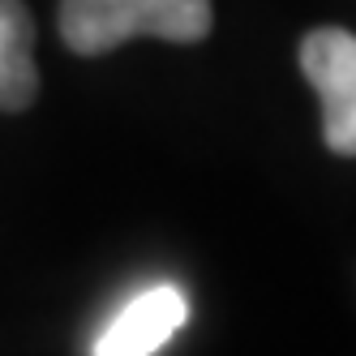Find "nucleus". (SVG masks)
Wrapping results in <instances>:
<instances>
[{"label": "nucleus", "mask_w": 356, "mask_h": 356, "mask_svg": "<svg viewBox=\"0 0 356 356\" xmlns=\"http://www.w3.org/2000/svg\"><path fill=\"white\" fill-rule=\"evenodd\" d=\"M35 95V17L22 0H0V112H26Z\"/></svg>", "instance_id": "obj_4"}, {"label": "nucleus", "mask_w": 356, "mask_h": 356, "mask_svg": "<svg viewBox=\"0 0 356 356\" xmlns=\"http://www.w3.org/2000/svg\"><path fill=\"white\" fill-rule=\"evenodd\" d=\"M300 69L322 99L326 150L356 159V35L318 26L300 39Z\"/></svg>", "instance_id": "obj_2"}, {"label": "nucleus", "mask_w": 356, "mask_h": 356, "mask_svg": "<svg viewBox=\"0 0 356 356\" xmlns=\"http://www.w3.org/2000/svg\"><path fill=\"white\" fill-rule=\"evenodd\" d=\"M189 318V300L176 284H155L129 296L95 335L90 356H155Z\"/></svg>", "instance_id": "obj_3"}, {"label": "nucleus", "mask_w": 356, "mask_h": 356, "mask_svg": "<svg viewBox=\"0 0 356 356\" xmlns=\"http://www.w3.org/2000/svg\"><path fill=\"white\" fill-rule=\"evenodd\" d=\"M211 22V0H60V39L78 56H104L134 35L197 43Z\"/></svg>", "instance_id": "obj_1"}]
</instances>
